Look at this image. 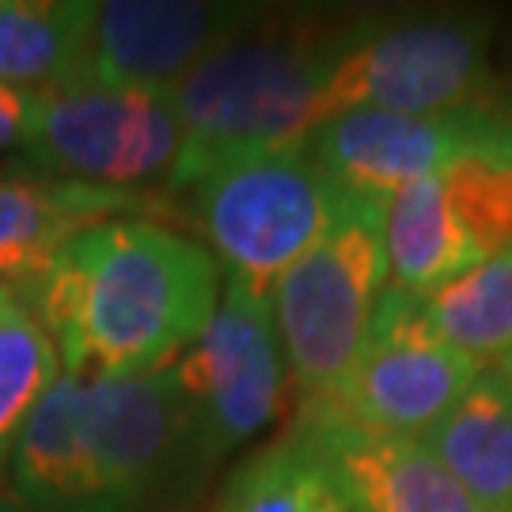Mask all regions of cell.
Segmentation results:
<instances>
[{"label": "cell", "mask_w": 512, "mask_h": 512, "mask_svg": "<svg viewBox=\"0 0 512 512\" xmlns=\"http://www.w3.org/2000/svg\"><path fill=\"white\" fill-rule=\"evenodd\" d=\"M213 251L141 217L80 228L50 266L16 285L54 338L61 368L80 380H114L167 365L220 304Z\"/></svg>", "instance_id": "1"}, {"label": "cell", "mask_w": 512, "mask_h": 512, "mask_svg": "<svg viewBox=\"0 0 512 512\" xmlns=\"http://www.w3.org/2000/svg\"><path fill=\"white\" fill-rule=\"evenodd\" d=\"M186 440L175 365L80 380L61 372L12 452V494L31 512H133Z\"/></svg>", "instance_id": "2"}, {"label": "cell", "mask_w": 512, "mask_h": 512, "mask_svg": "<svg viewBox=\"0 0 512 512\" xmlns=\"http://www.w3.org/2000/svg\"><path fill=\"white\" fill-rule=\"evenodd\" d=\"M361 19L262 16L224 50L205 57L167 95L179 122L171 186L190 190L217 167L308 145L323 126L319 103L330 69Z\"/></svg>", "instance_id": "3"}, {"label": "cell", "mask_w": 512, "mask_h": 512, "mask_svg": "<svg viewBox=\"0 0 512 512\" xmlns=\"http://www.w3.org/2000/svg\"><path fill=\"white\" fill-rule=\"evenodd\" d=\"M387 202L342 198L327 236L274 281L270 311L300 395H330L357 365L387 289Z\"/></svg>", "instance_id": "4"}, {"label": "cell", "mask_w": 512, "mask_h": 512, "mask_svg": "<svg viewBox=\"0 0 512 512\" xmlns=\"http://www.w3.org/2000/svg\"><path fill=\"white\" fill-rule=\"evenodd\" d=\"M497 103L490 19L478 12L368 16L330 69L319 118L349 110L456 114Z\"/></svg>", "instance_id": "5"}, {"label": "cell", "mask_w": 512, "mask_h": 512, "mask_svg": "<svg viewBox=\"0 0 512 512\" xmlns=\"http://www.w3.org/2000/svg\"><path fill=\"white\" fill-rule=\"evenodd\" d=\"M190 190L213 258L255 296H270L277 277L327 236L346 198L319 171L311 145L232 160Z\"/></svg>", "instance_id": "6"}, {"label": "cell", "mask_w": 512, "mask_h": 512, "mask_svg": "<svg viewBox=\"0 0 512 512\" xmlns=\"http://www.w3.org/2000/svg\"><path fill=\"white\" fill-rule=\"evenodd\" d=\"M186 403V440L217 463L262 433L285 399V353L270 296L228 281L213 319L171 361Z\"/></svg>", "instance_id": "7"}, {"label": "cell", "mask_w": 512, "mask_h": 512, "mask_svg": "<svg viewBox=\"0 0 512 512\" xmlns=\"http://www.w3.org/2000/svg\"><path fill=\"white\" fill-rule=\"evenodd\" d=\"M311 156L338 190L387 202L414 179L444 175L471 160H512V107L456 114L349 110L311 133Z\"/></svg>", "instance_id": "8"}, {"label": "cell", "mask_w": 512, "mask_h": 512, "mask_svg": "<svg viewBox=\"0 0 512 512\" xmlns=\"http://www.w3.org/2000/svg\"><path fill=\"white\" fill-rule=\"evenodd\" d=\"M478 372L433 330L421 296L387 285L357 365L323 399L372 433L425 440Z\"/></svg>", "instance_id": "9"}, {"label": "cell", "mask_w": 512, "mask_h": 512, "mask_svg": "<svg viewBox=\"0 0 512 512\" xmlns=\"http://www.w3.org/2000/svg\"><path fill=\"white\" fill-rule=\"evenodd\" d=\"M23 148L50 175L122 190L175 167L179 122L167 95L61 88L35 95Z\"/></svg>", "instance_id": "10"}, {"label": "cell", "mask_w": 512, "mask_h": 512, "mask_svg": "<svg viewBox=\"0 0 512 512\" xmlns=\"http://www.w3.org/2000/svg\"><path fill=\"white\" fill-rule=\"evenodd\" d=\"M247 4L205 0H107L92 4L80 88L171 95L205 57L258 23Z\"/></svg>", "instance_id": "11"}, {"label": "cell", "mask_w": 512, "mask_h": 512, "mask_svg": "<svg viewBox=\"0 0 512 512\" xmlns=\"http://www.w3.org/2000/svg\"><path fill=\"white\" fill-rule=\"evenodd\" d=\"M289 433L319 459L346 512H482L425 440L372 433L323 395L300 399Z\"/></svg>", "instance_id": "12"}, {"label": "cell", "mask_w": 512, "mask_h": 512, "mask_svg": "<svg viewBox=\"0 0 512 512\" xmlns=\"http://www.w3.org/2000/svg\"><path fill=\"white\" fill-rule=\"evenodd\" d=\"M145 205V198L110 186L0 179V285L31 281L80 228Z\"/></svg>", "instance_id": "13"}, {"label": "cell", "mask_w": 512, "mask_h": 512, "mask_svg": "<svg viewBox=\"0 0 512 512\" xmlns=\"http://www.w3.org/2000/svg\"><path fill=\"white\" fill-rule=\"evenodd\" d=\"M425 444L478 509L512 512V391L497 368L478 372Z\"/></svg>", "instance_id": "14"}, {"label": "cell", "mask_w": 512, "mask_h": 512, "mask_svg": "<svg viewBox=\"0 0 512 512\" xmlns=\"http://www.w3.org/2000/svg\"><path fill=\"white\" fill-rule=\"evenodd\" d=\"M387 285L425 296L475 270L478 251L452 217L444 175H425L387 198L384 209Z\"/></svg>", "instance_id": "15"}, {"label": "cell", "mask_w": 512, "mask_h": 512, "mask_svg": "<svg viewBox=\"0 0 512 512\" xmlns=\"http://www.w3.org/2000/svg\"><path fill=\"white\" fill-rule=\"evenodd\" d=\"M88 31L84 0H0V84L31 95L80 88Z\"/></svg>", "instance_id": "16"}, {"label": "cell", "mask_w": 512, "mask_h": 512, "mask_svg": "<svg viewBox=\"0 0 512 512\" xmlns=\"http://www.w3.org/2000/svg\"><path fill=\"white\" fill-rule=\"evenodd\" d=\"M425 319L471 365L486 368L512 353V251L421 296Z\"/></svg>", "instance_id": "17"}, {"label": "cell", "mask_w": 512, "mask_h": 512, "mask_svg": "<svg viewBox=\"0 0 512 512\" xmlns=\"http://www.w3.org/2000/svg\"><path fill=\"white\" fill-rule=\"evenodd\" d=\"M61 376L54 338L12 285H0V467L16 452L23 425Z\"/></svg>", "instance_id": "18"}, {"label": "cell", "mask_w": 512, "mask_h": 512, "mask_svg": "<svg viewBox=\"0 0 512 512\" xmlns=\"http://www.w3.org/2000/svg\"><path fill=\"white\" fill-rule=\"evenodd\" d=\"M209 512H346L319 459L289 433L239 463Z\"/></svg>", "instance_id": "19"}, {"label": "cell", "mask_w": 512, "mask_h": 512, "mask_svg": "<svg viewBox=\"0 0 512 512\" xmlns=\"http://www.w3.org/2000/svg\"><path fill=\"white\" fill-rule=\"evenodd\" d=\"M444 190L463 236L482 262L512 251V160H471L444 171Z\"/></svg>", "instance_id": "20"}, {"label": "cell", "mask_w": 512, "mask_h": 512, "mask_svg": "<svg viewBox=\"0 0 512 512\" xmlns=\"http://www.w3.org/2000/svg\"><path fill=\"white\" fill-rule=\"evenodd\" d=\"M31 107H35V95L19 92L0 84V152L23 145V133L31 122Z\"/></svg>", "instance_id": "21"}, {"label": "cell", "mask_w": 512, "mask_h": 512, "mask_svg": "<svg viewBox=\"0 0 512 512\" xmlns=\"http://www.w3.org/2000/svg\"><path fill=\"white\" fill-rule=\"evenodd\" d=\"M0 512H31V509H27L16 494H4V490H0Z\"/></svg>", "instance_id": "22"}, {"label": "cell", "mask_w": 512, "mask_h": 512, "mask_svg": "<svg viewBox=\"0 0 512 512\" xmlns=\"http://www.w3.org/2000/svg\"><path fill=\"white\" fill-rule=\"evenodd\" d=\"M497 372L505 376V384H509V391H512V353L505 357V361H501V365H497Z\"/></svg>", "instance_id": "23"}]
</instances>
